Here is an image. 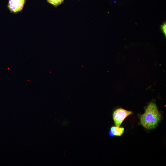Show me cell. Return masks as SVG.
Wrapping results in <instances>:
<instances>
[{"mask_svg":"<svg viewBox=\"0 0 166 166\" xmlns=\"http://www.w3.org/2000/svg\"><path fill=\"white\" fill-rule=\"evenodd\" d=\"M161 115L156 104L150 103L146 108L144 113L140 117L141 124L148 130L155 128L159 122Z\"/></svg>","mask_w":166,"mask_h":166,"instance_id":"6da1fadb","label":"cell"},{"mask_svg":"<svg viewBox=\"0 0 166 166\" xmlns=\"http://www.w3.org/2000/svg\"><path fill=\"white\" fill-rule=\"evenodd\" d=\"M133 113L131 111L122 108L116 110L113 114V119L116 126L120 127L124 119Z\"/></svg>","mask_w":166,"mask_h":166,"instance_id":"7a4b0ae2","label":"cell"},{"mask_svg":"<svg viewBox=\"0 0 166 166\" xmlns=\"http://www.w3.org/2000/svg\"><path fill=\"white\" fill-rule=\"evenodd\" d=\"M26 0H9L8 7L11 12L16 13L23 9Z\"/></svg>","mask_w":166,"mask_h":166,"instance_id":"3957f363","label":"cell"},{"mask_svg":"<svg viewBox=\"0 0 166 166\" xmlns=\"http://www.w3.org/2000/svg\"><path fill=\"white\" fill-rule=\"evenodd\" d=\"M124 130V129L123 127L113 126L111 128L109 134L110 136H120L123 133Z\"/></svg>","mask_w":166,"mask_h":166,"instance_id":"277c9868","label":"cell"},{"mask_svg":"<svg viewBox=\"0 0 166 166\" xmlns=\"http://www.w3.org/2000/svg\"><path fill=\"white\" fill-rule=\"evenodd\" d=\"M64 0H47L48 2L55 6L61 4Z\"/></svg>","mask_w":166,"mask_h":166,"instance_id":"5b68a950","label":"cell"},{"mask_svg":"<svg viewBox=\"0 0 166 166\" xmlns=\"http://www.w3.org/2000/svg\"><path fill=\"white\" fill-rule=\"evenodd\" d=\"M162 29L163 31V32L165 34V35H166V24L164 23L162 26Z\"/></svg>","mask_w":166,"mask_h":166,"instance_id":"8992f818","label":"cell"}]
</instances>
